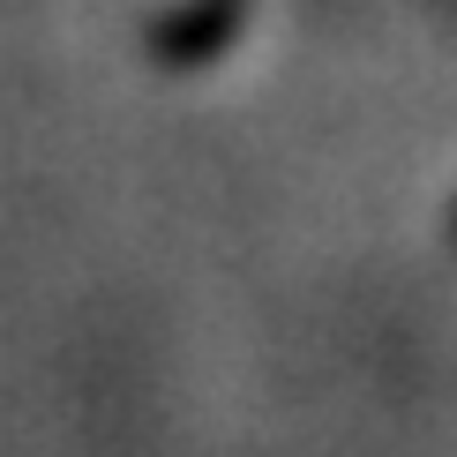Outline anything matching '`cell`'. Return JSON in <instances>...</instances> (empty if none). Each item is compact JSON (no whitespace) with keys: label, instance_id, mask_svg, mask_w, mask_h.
<instances>
[{"label":"cell","instance_id":"cell-1","mask_svg":"<svg viewBox=\"0 0 457 457\" xmlns=\"http://www.w3.org/2000/svg\"><path fill=\"white\" fill-rule=\"evenodd\" d=\"M450 240H457V211H450Z\"/></svg>","mask_w":457,"mask_h":457}]
</instances>
